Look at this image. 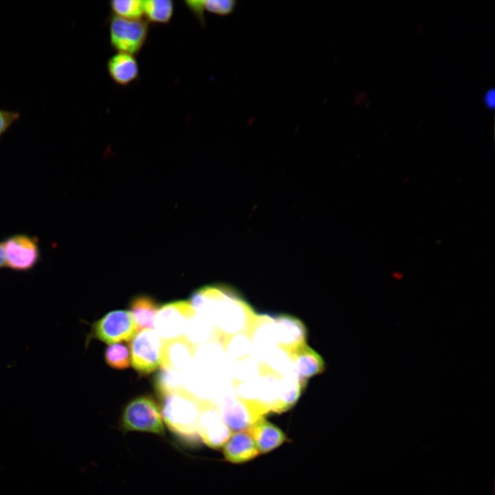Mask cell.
Wrapping results in <instances>:
<instances>
[{
    "label": "cell",
    "mask_w": 495,
    "mask_h": 495,
    "mask_svg": "<svg viewBox=\"0 0 495 495\" xmlns=\"http://www.w3.org/2000/svg\"><path fill=\"white\" fill-rule=\"evenodd\" d=\"M161 413L166 427L183 443L196 446L201 441L198 425L204 402L183 389L162 397Z\"/></svg>",
    "instance_id": "1"
},
{
    "label": "cell",
    "mask_w": 495,
    "mask_h": 495,
    "mask_svg": "<svg viewBox=\"0 0 495 495\" xmlns=\"http://www.w3.org/2000/svg\"><path fill=\"white\" fill-rule=\"evenodd\" d=\"M160 408L149 396L131 400L123 410L121 426L125 432L138 431L164 435L165 428Z\"/></svg>",
    "instance_id": "2"
},
{
    "label": "cell",
    "mask_w": 495,
    "mask_h": 495,
    "mask_svg": "<svg viewBox=\"0 0 495 495\" xmlns=\"http://www.w3.org/2000/svg\"><path fill=\"white\" fill-rule=\"evenodd\" d=\"M111 47L118 52L138 54L146 42L148 23L142 19H126L113 14L109 18Z\"/></svg>",
    "instance_id": "3"
},
{
    "label": "cell",
    "mask_w": 495,
    "mask_h": 495,
    "mask_svg": "<svg viewBox=\"0 0 495 495\" xmlns=\"http://www.w3.org/2000/svg\"><path fill=\"white\" fill-rule=\"evenodd\" d=\"M197 314L190 300H178L160 307L154 320V330L162 340L185 334L189 321Z\"/></svg>",
    "instance_id": "4"
},
{
    "label": "cell",
    "mask_w": 495,
    "mask_h": 495,
    "mask_svg": "<svg viewBox=\"0 0 495 495\" xmlns=\"http://www.w3.org/2000/svg\"><path fill=\"white\" fill-rule=\"evenodd\" d=\"M138 332L136 322L129 311L114 310L93 324L90 336L111 344L129 341Z\"/></svg>",
    "instance_id": "5"
},
{
    "label": "cell",
    "mask_w": 495,
    "mask_h": 495,
    "mask_svg": "<svg viewBox=\"0 0 495 495\" xmlns=\"http://www.w3.org/2000/svg\"><path fill=\"white\" fill-rule=\"evenodd\" d=\"M131 364L143 375H149L161 364L162 339L154 329L139 331L130 344Z\"/></svg>",
    "instance_id": "6"
},
{
    "label": "cell",
    "mask_w": 495,
    "mask_h": 495,
    "mask_svg": "<svg viewBox=\"0 0 495 495\" xmlns=\"http://www.w3.org/2000/svg\"><path fill=\"white\" fill-rule=\"evenodd\" d=\"M6 266L18 271L32 269L38 263L40 250L37 241L28 235L10 236L2 243Z\"/></svg>",
    "instance_id": "7"
},
{
    "label": "cell",
    "mask_w": 495,
    "mask_h": 495,
    "mask_svg": "<svg viewBox=\"0 0 495 495\" xmlns=\"http://www.w3.org/2000/svg\"><path fill=\"white\" fill-rule=\"evenodd\" d=\"M232 431L225 424L216 405L204 401L198 425V434L203 443L213 449L223 446Z\"/></svg>",
    "instance_id": "8"
},
{
    "label": "cell",
    "mask_w": 495,
    "mask_h": 495,
    "mask_svg": "<svg viewBox=\"0 0 495 495\" xmlns=\"http://www.w3.org/2000/svg\"><path fill=\"white\" fill-rule=\"evenodd\" d=\"M197 348L185 336L162 340V368L181 373L192 362Z\"/></svg>",
    "instance_id": "9"
},
{
    "label": "cell",
    "mask_w": 495,
    "mask_h": 495,
    "mask_svg": "<svg viewBox=\"0 0 495 495\" xmlns=\"http://www.w3.org/2000/svg\"><path fill=\"white\" fill-rule=\"evenodd\" d=\"M225 459L232 463H242L260 454L247 430L233 432L223 446Z\"/></svg>",
    "instance_id": "10"
},
{
    "label": "cell",
    "mask_w": 495,
    "mask_h": 495,
    "mask_svg": "<svg viewBox=\"0 0 495 495\" xmlns=\"http://www.w3.org/2000/svg\"><path fill=\"white\" fill-rule=\"evenodd\" d=\"M246 430L253 439L260 454L271 452L287 441L283 430L265 417L256 421Z\"/></svg>",
    "instance_id": "11"
},
{
    "label": "cell",
    "mask_w": 495,
    "mask_h": 495,
    "mask_svg": "<svg viewBox=\"0 0 495 495\" xmlns=\"http://www.w3.org/2000/svg\"><path fill=\"white\" fill-rule=\"evenodd\" d=\"M107 68L111 78L120 86H126L135 80L140 74L138 63L133 55L118 52L107 61Z\"/></svg>",
    "instance_id": "12"
},
{
    "label": "cell",
    "mask_w": 495,
    "mask_h": 495,
    "mask_svg": "<svg viewBox=\"0 0 495 495\" xmlns=\"http://www.w3.org/2000/svg\"><path fill=\"white\" fill-rule=\"evenodd\" d=\"M159 307L151 298L140 296L134 298L129 305L130 313L133 317L138 331L154 329V320Z\"/></svg>",
    "instance_id": "13"
},
{
    "label": "cell",
    "mask_w": 495,
    "mask_h": 495,
    "mask_svg": "<svg viewBox=\"0 0 495 495\" xmlns=\"http://www.w3.org/2000/svg\"><path fill=\"white\" fill-rule=\"evenodd\" d=\"M294 366L298 376L303 380L323 371L324 363L322 358L307 344L298 352Z\"/></svg>",
    "instance_id": "14"
},
{
    "label": "cell",
    "mask_w": 495,
    "mask_h": 495,
    "mask_svg": "<svg viewBox=\"0 0 495 495\" xmlns=\"http://www.w3.org/2000/svg\"><path fill=\"white\" fill-rule=\"evenodd\" d=\"M144 15L147 22L165 24L174 13V3L171 0L143 1Z\"/></svg>",
    "instance_id": "15"
},
{
    "label": "cell",
    "mask_w": 495,
    "mask_h": 495,
    "mask_svg": "<svg viewBox=\"0 0 495 495\" xmlns=\"http://www.w3.org/2000/svg\"><path fill=\"white\" fill-rule=\"evenodd\" d=\"M155 388L160 397L186 388L180 373L162 368L155 379Z\"/></svg>",
    "instance_id": "16"
},
{
    "label": "cell",
    "mask_w": 495,
    "mask_h": 495,
    "mask_svg": "<svg viewBox=\"0 0 495 495\" xmlns=\"http://www.w3.org/2000/svg\"><path fill=\"white\" fill-rule=\"evenodd\" d=\"M104 360L113 368L119 370L127 368L131 364L130 349L125 344H111L105 350Z\"/></svg>",
    "instance_id": "17"
},
{
    "label": "cell",
    "mask_w": 495,
    "mask_h": 495,
    "mask_svg": "<svg viewBox=\"0 0 495 495\" xmlns=\"http://www.w3.org/2000/svg\"><path fill=\"white\" fill-rule=\"evenodd\" d=\"M113 14L126 19H141L144 15L143 1L113 0L109 2Z\"/></svg>",
    "instance_id": "18"
},
{
    "label": "cell",
    "mask_w": 495,
    "mask_h": 495,
    "mask_svg": "<svg viewBox=\"0 0 495 495\" xmlns=\"http://www.w3.org/2000/svg\"><path fill=\"white\" fill-rule=\"evenodd\" d=\"M204 10L225 16L230 14L234 9L236 1L234 0H205L203 1Z\"/></svg>",
    "instance_id": "19"
},
{
    "label": "cell",
    "mask_w": 495,
    "mask_h": 495,
    "mask_svg": "<svg viewBox=\"0 0 495 495\" xmlns=\"http://www.w3.org/2000/svg\"><path fill=\"white\" fill-rule=\"evenodd\" d=\"M19 117L18 112L0 109V136L19 120Z\"/></svg>",
    "instance_id": "20"
},
{
    "label": "cell",
    "mask_w": 495,
    "mask_h": 495,
    "mask_svg": "<svg viewBox=\"0 0 495 495\" xmlns=\"http://www.w3.org/2000/svg\"><path fill=\"white\" fill-rule=\"evenodd\" d=\"M186 7L192 12L193 15L197 17L202 25L205 24L204 9L203 6V0H189L184 1Z\"/></svg>",
    "instance_id": "21"
},
{
    "label": "cell",
    "mask_w": 495,
    "mask_h": 495,
    "mask_svg": "<svg viewBox=\"0 0 495 495\" xmlns=\"http://www.w3.org/2000/svg\"><path fill=\"white\" fill-rule=\"evenodd\" d=\"M484 101L485 104L490 107L493 108L495 104V92L494 89H491L488 91L485 97H484Z\"/></svg>",
    "instance_id": "22"
},
{
    "label": "cell",
    "mask_w": 495,
    "mask_h": 495,
    "mask_svg": "<svg viewBox=\"0 0 495 495\" xmlns=\"http://www.w3.org/2000/svg\"><path fill=\"white\" fill-rule=\"evenodd\" d=\"M6 266L5 255L2 243H0V267Z\"/></svg>",
    "instance_id": "23"
}]
</instances>
